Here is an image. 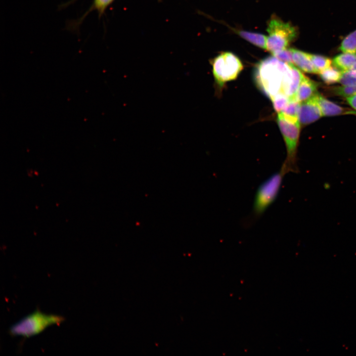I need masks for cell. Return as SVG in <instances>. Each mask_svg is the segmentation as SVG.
Masks as SVG:
<instances>
[{
    "mask_svg": "<svg viewBox=\"0 0 356 356\" xmlns=\"http://www.w3.org/2000/svg\"><path fill=\"white\" fill-rule=\"evenodd\" d=\"M255 76L258 87L271 99L279 93L294 98L304 75L293 64L273 56L258 63Z\"/></svg>",
    "mask_w": 356,
    "mask_h": 356,
    "instance_id": "obj_1",
    "label": "cell"
},
{
    "mask_svg": "<svg viewBox=\"0 0 356 356\" xmlns=\"http://www.w3.org/2000/svg\"><path fill=\"white\" fill-rule=\"evenodd\" d=\"M64 320L62 316L46 314L37 310L12 325L8 332L13 337L30 338L42 333L51 325L60 324Z\"/></svg>",
    "mask_w": 356,
    "mask_h": 356,
    "instance_id": "obj_2",
    "label": "cell"
},
{
    "mask_svg": "<svg viewBox=\"0 0 356 356\" xmlns=\"http://www.w3.org/2000/svg\"><path fill=\"white\" fill-rule=\"evenodd\" d=\"M277 122L284 139L287 157L281 169L287 174L288 173H297L299 169L297 165V151L300 131V123L298 119H292L278 113Z\"/></svg>",
    "mask_w": 356,
    "mask_h": 356,
    "instance_id": "obj_3",
    "label": "cell"
},
{
    "mask_svg": "<svg viewBox=\"0 0 356 356\" xmlns=\"http://www.w3.org/2000/svg\"><path fill=\"white\" fill-rule=\"evenodd\" d=\"M285 175L283 170L280 169L259 185L255 193L253 205L252 214L254 219L260 218L275 201Z\"/></svg>",
    "mask_w": 356,
    "mask_h": 356,
    "instance_id": "obj_4",
    "label": "cell"
},
{
    "mask_svg": "<svg viewBox=\"0 0 356 356\" xmlns=\"http://www.w3.org/2000/svg\"><path fill=\"white\" fill-rule=\"evenodd\" d=\"M267 32V50L272 53L287 48L297 37L296 29L291 24L284 22L276 16L269 20Z\"/></svg>",
    "mask_w": 356,
    "mask_h": 356,
    "instance_id": "obj_5",
    "label": "cell"
},
{
    "mask_svg": "<svg viewBox=\"0 0 356 356\" xmlns=\"http://www.w3.org/2000/svg\"><path fill=\"white\" fill-rule=\"evenodd\" d=\"M212 72L216 83L222 87L237 78L243 69L240 59L230 52H223L211 61Z\"/></svg>",
    "mask_w": 356,
    "mask_h": 356,
    "instance_id": "obj_6",
    "label": "cell"
},
{
    "mask_svg": "<svg viewBox=\"0 0 356 356\" xmlns=\"http://www.w3.org/2000/svg\"><path fill=\"white\" fill-rule=\"evenodd\" d=\"M322 115L314 96L300 103L298 114L300 124H309L316 121Z\"/></svg>",
    "mask_w": 356,
    "mask_h": 356,
    "instance_id": "obj_7",
    "label": "cell"
},
{
    "mask_svg": "<svg viewBox=\"0 0 356 356\" xmlns=\"http://www.w3.org/2000/svg\"><path fill=\"white\" fill-rule=\"evenodd\" d=\"M290 49L292 53L293 64L305 72L318 74L311 60L310 53L295 48Z\"/></svg>",
    "mask_w": 356,
    "mask_h": 356,
    "instance_id": "obj_8",
    "label": "cell"
},
{
    "mask_svg": "<svg viewBox=\"0 0 356 356\" xmlns=\"http://www.w3.org/2000/svg\"><path fill=\"white\" fill-rule=\"evenodd\" d=\"M317 84L304 76L297 90L295 99L300 103L306 101L316 94Z\"/></svg>",
    "mask_w": 356,
    "mask_h": 356,
    "instance_id": "obj_9",
    "label": "cell"
},
{
    "mask_svg": "<svg viewBox=\"0 0 356 356\" xmlns=\"http://www.w3.org/2000/svg\"><path fill=\"white\" fill-rule=\"evenodd\" d=\"M314 97L322 116H335L344 112V109L342 107L330 101L320 94L316 93L314 95Z\"/></svg>",
    "mask_w": 356,
    "mask_h": 356,
    "instance_id": "obj_10",
    "label": "cell"
},
{
    "mask_svg": "<svg viewBox=\"0 0 356 356\" xmlns=\"http://www.w3.org/2000/svg\"><path fill=\"white\" fill-rule=\"evenodd\" d=\"M332 62L342 71L356 69V53L344 52L336 56Z\"/></svg>",
    "mask_w": 356,
    "mask_h": 356,
    "instance_id": "obj_11",
    "label": "cell"
},
{
    "mask_svg": "<svg viewBox=\"0 0 356 356\" xmlns=\"http://www.w3.org/2000/svg\"><path fill=\"white\" fill-rule=\"evenodd\" d=\"M236 32L239 36L251 44L267 49V37L264 35L243 30H237Z\"/></svg>",
    "mask_w": 356,
    "mask_h": 356,
    "instance_id": "obj_12",
    "label": "cell"
},
{
    "mask_svg": "<svg viewBox=\"0 0 356 356\" xmlns=\"http://www.w3.org/2000/svg\"><path fill=\"white\" fill-rule=\"evenodd\" d=\"M321 79L327 84L339 82L342 72L331 66L319 72Z\"/></svg>",
    "mask_w": 356,
    "mask_h": 356,
    "instance_id": "obj_13",
    "label": "cell"
},
{
    "mask_svg": "<svg viewBox=\"0 0 356 356\" xmlns=\"http://www.w3.org/2000/svg\"><path fill=\"white\" fill-rule=\"evenodd\" d=\"M339 49L343 52L356 53V29L344 38Z\"/></svg>",
    "mask_w": 356,
    "mask_h": 356,
    "instance_id": "obj_14",
    "label": "cell"
},
{
    "mask_svg": "<svg viewBox=\"0 0 356 356\" xmlns=\"http://www.w3.org/2000/svg\"><path fill=\"white\" fill-rule=\"evenodd\" d=\"M114 1V0H93L91 7L79 20L78 23L82 21L83 19L92 10H96L98 15L100 17L104 12L106 9Z\"/></svg>",
    "mask_w": 356,
    "mask_h": 356,
    "instance_id": "obj_15",
    "label": "cell"
},
{
    "mask_svg": "<svg viewBox=\"0 0 356 356\" xmlns=\"http://www.w3.org/2000/svg\"><path fill=\"white\" fill-rule=\"evenodd\" d=\"M310 54L311 60L318 73L331 66L332 61L328 57L319 55Z\"/></svg>",
    "mask_w": 356,
    "mask_h": 356,
    "instance_id": "obj_16",
    "label": "cell"
},
{
    "mask_svg": "<svg viewBox=\"0 0 356 356\" xmlns=\"http://www.w3.org/2000/svg\"><path fill=\"white\" fill-rule=\"evenodd\" d=\"M300 103L295 99H290L288 103L282 113L284 116L292 119L298 118V114Z\"/></svg>",
    "mask_w": 356,
    "mask_h": 356,
    "instance_id": "obj_17",
    "label": "cell"
},
{
    "mask_svg": "<svg viewBox=\"0 0 356 356\" xmlns=\"http://www.w3.org/2000/svg\"><path fill=\"white\" fill-rule=\"evenodd\" d=\"M272 101L274 110L281 113L288 103L290 98L283 93H279L270 99Z\"/></svg>",
    "mask_w": 356,
    "mask_h": 356,
    "instance_id": "obj_18",
    "label": "cell"
},
{
    "mask_svg": "<svg viewBox=\"0 0 356 356\" xmlns=\"http://www.w3.org/2000/svg\"><path fill=\"white\" fill-rule=\"evenodd\" d=\"M339 82L343 86H356V69L343 71Z\"/></svg>",
    "mask_w": 356,
    "mask_h": 356,
    "instance_id": "obj_19",
    "label": "cell"
},
{
    "mask_svg": "<svg viewBox=\"0 0 356 356\" xmlns=\"http://www.w3.org/2000/svg\"><path fill=\"white\" fill-rule=\"evenodd\" d=\"M278 60L288 64H293L292 53L290 48H286L272 53Z\"/></svg>",
    "mask_w": 356,
    "mask_h": 356,
    "instance_id": "obj_20",
    "label": "cell"
},
{
    "mask_svg": "<svg viewBox=\"0 0 356 356\" xmlns=\"http://www.w3.org/2000/svg\"><path fill=\"white\" fill-rule=\"evenodd\" d=\"M335 91L336 94L340 96L348 97L351 95L356 94V86H343V87L336 88Z\"/></svg>",
    "mask_w": 356,
    "mask_h": 356,
    "instance_id": "obj_21",
    "label": "cell"
},
{
    "mask_svg": "<svg viewBox=\"0 0 356 356\" xmlns=\"http://www.w3.org/2000/svg\"><path fill=\"white\" fill-rule=\"evenodd\" d=\"M349 104L355 110H356V94L351 95L347 97Z\"/></svg>",
    "mask_w": 356,
    "mask_h": 356,
    "instance_id": "obj_22",
    "label": "cell"
},
{
    "mask_svg": "<svg viewBox=\"0 0 356 356\" xmlns=\"http://www.w3.org/2000/svg\"><path fill=\"white\" fill-rule=\"evenodd\" d=\"M75 0H71L69 1L68 3L65 4V5L66 6H67V5L71 4V3H72V2H75Z\"/></svg>",
    "mask_w": 356,
    "mask_h": 356,
    "instance_id": "obj_23",
    "label": "cell"
}]
</instances>
